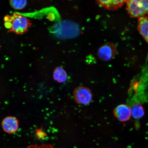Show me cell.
Here are the masks:
<instances>
[{"mask_svg": "<svg viewBox=\"0 0 148 148\" xmlns=\"http://www.w3.org/2000/svg\"><path fill=\"white\" fill-rule=\"evenodd\" d=\"M5 25L8 32L18 34H23L28 30L32 25L29 18L18 14L5 16L4 18Z\"/></svg>", "mask_w": 148, "mask_h": 148, "instance_id": "obj_1", "label": "cell"}, {"mask_svg": "<svg viewBox=\"0 0 148 148\" xmlns=\"http://www.w3.org/2000/svg\"><path fill=\"white\" fill-rule=\"evenodd\" d=\"M125 3L127 12L131 17L139 18L148 14V0H129Z\"/></svg>", "mask_w": 148, "mask_h": 148, "instance_id": "obj_2", "label": "cell"}, {"mask_svg": "<svg viewBox=\"0 0 148 148\" xmlns=\"http://www.w3.org/2000/svg\"><path fill=\"white\" fill-rule=\"evenodd\" d=\"M75 25H72L68 22H61L57 23L55 25L53 29V32L56 36L60 38H69L70 37L69 34L70 33L73 37H75V35H77L74 33H77L79 31H73L77 30V27H75Z\"/></svg>", "mask_w": 148, "mask_h": 148, "instance_id": "obj_3", "label": "cell"}, {"mask_svg": "<svg viewBox=\"0 0 148 148\" xmlns=\"http://www.w3.org/2000/svg\"><path fill=\"white\" fill-rule=\"evenodd\" d=\"M117 49L112 42H106L101 45L97 51V55L102 61L107 62L112 60L115 57Z\"/></svg>", "mask_w": 148, "mask_h": 148, "instance_id": "obj_4", "label": "cell"}, {"mask_svg": "<svg viewBox=\"0 0 148 148\" xmlns=\"http://www.w3.org/2000/svg\"><path fill=\"white\" fill-rule=\"evenodd\" d=\"M75 101L79 104L88 105L92 101V94L89 89L84 86L76 88L73 92Z\"/></svg>", "mask_w": 148, "mask_h": 148, "instance_id": "obj_5", "label": "cell"}, {"mask_svg": "<svg viewBox=\"0 0 148 148\" xmlns=\"http://www.w3.org/2000/svg\"><path fill=\"white\" fill-rule=\"evenodd\" d=\"M114 112L115 117L121 121L128 120L132 114L130 107L128 105L125 104L120 105L116 107L114 109Z\"/></svg>", "mask_w": 148, "mask_h": 148, "instance_id": "obj_6", "label": "cell"}, {"mask_svg": "<svg viewBox=\"0 0 148 148\" xmlns=\"http://www.w3.org/2000/svg\"><path fill=\"white\" fill-rule=\"evenodd\" d=\"M18 120L12 116L5 118L2 122L3 130L8 134H13L16 132L18 129Z\"/></svg>", "mask_w": 148, "mask_h": 148, "instance_id": "obj_7", "label": "cell"}, {"mask_svg": "<svg viewBox=\"0 0 148 148\" xmlns=\"http://www.w3.org/2000/svg\"><path fill=\"white\" fill-rule=\"evenodd\" d=\"M99 5L107 10L114 11L121 8L125 3L124 1H97Z\"/></svg>", "mask_w": 148, "mask_h": 148, "instance_id": "obj_8", "label": "cell"}, {"mask_svg": "<svg viewBox=\"0 0 148 148\" xmlns=\"http://www.w3.org/2000/svg\"><path fill=\"white\" fill-rule=\"evenodd\" d=\"M138 29L140 35L146 41H148V18L143 16L139 18Z\"/></svg>", "mask_w": 148, "mask_h": 148, "instance_id": "obj_9", "label": "cell"}, {"mask_svg": "<svg viewBox=\"0 0 148 148\" xmlns=\"http://www.w3.org/2000/svg\"><path fill=\"white\" fill-rule=\"evenodd\" d=\"M53 78L60 83H64L67 78V74L65 70L60 67L56 68L53 73Z\"/></svg>", "mask_w": 148, "mask_h": 148, "instance_id": "obj_10", "label": "cell"}, {"mask_svg": "<svg viewBox=\"0 0 148 148\" xmlns=\"http://www.w3.org/2000/svg\"><path fill=\"white\" fill-rule=\"evenodd\" d=\"M132 114L134 117L136 118H140L144 114V111L141 105L136 104L132 107L131 110Z\"/></svg>", "mask_w": 148, "mask_h": 148, "instance_id": "obj_11", "label": "cell"}, {"mask_svg": "<svg viewBox=\"0 0 148 148\" xmlns=\"http://www.w3.org/2000/svg\"><path fill=\"white\" fill-rule=\"evenodd\" d=\"M12 6L16 9H21L25 8L27 4L26 1H10Z\"/></svg>", "mask_w": 148, "mask_h": 148, "instance_id": "obj_12", "label": "cell"}, {"mask_svg": "<svg viewBox=\"0 0 148 148\" xmlns=\"http://www.w3.org/2000/svg\"><path fill=\"white\" fill-rule=\"evenodd\" d=\"M27 148H55L50 144H42L38 145L37 144L32 145L28 146Z\"/></svg>", "mask_w": 148, "mask_h": 148, "instance_id": "obj_13", "label": "cell"}, {"mask_svg": "<svg viewBox=\"0 0 148 148\" xmlns=\"http://www.w3.org/2000/svg\"><path fill=\"white\" fill-rule=\"evenodd\" d=\"M36 136L39 138H42L45 137V136H46V134L41 130H38L37 131Z\"/></svg>", "mask_w": 148, "mask_h": 148, "instance_id": "obj_14", "label": "cell"}, {"mask_svg": "<svg viewBox=\"0 0 148 148\" xmlns=\"http://www.w3.org/2000/svg\"></svg>", "mask_w": 148, "mask_h": 148, "instance_id": "obj_15", "label": "cell"}, {"mask_svg": "<svg viewBox=\"0 0 148 148\" xmlns=\"http://www.w3.org/2000/svg\"><path fill=\"white\" fill-rule=\"evenodd\" d=\"M147 42H148V41Z\"/></svg>", "mask_w": 148, "mask_h": 148, "instance_id": "obj_16", "label": "cell"}]
</instances>
